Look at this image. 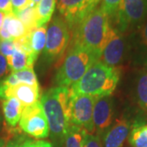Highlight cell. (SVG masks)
Here are the masks:
<instances>
[{
	"label": "cell",
	"mask_w": 147,
	"mask_h": 147,
	"mask_svg": "<svg viewBox=\"0 0 147 147\" xmlns=\"http://www.w3.org/2000/svg\"><path fill=\"white\" fill-rule=\"evenodd\" d=\"M137 34L141 46L143 47V49L147 51V19L137 30Z\"/></svg>",
	"instance_id": "28"
},
{
	"label": "cell",
	"mask_w": 147,
	"mask_h": 147,
	"mask_svg": "<svg viewBox=\"0 0 147 147\" xmlns=\"http://www.w3.org/2000/svg\"><path fill=\"white\" fill-rule=\"evenodd\" d=\"M2 109L6 123L9 127H16L20 122L24 106L15 97H9L2 101Z\"/></svg>",
	"instance_id": "14"
},
{
	"label": "cell",
	"mask_w": 147,
	"mask_h": 147,
	"mask_svg": "<svg viewBox=\"0 0 147 147\" xmlns=\"http://www.w3.org/2000/svg\"><path fill=\"white\" fill-rule=\"evenodd\" d=\"M122 0H102L100 8L110 18H113L115 15Z\"/></svg>",
	"instance_id": "24"
},
{
	"label": "cell",
	"mask_w": 147,
	"mask_h": 147,
	"mask_svg": "<svg viewBox=\"0 0 147 147\" xmlns=\"http://www.w3.org/2000/svg\"><path fill=\"white\" fill-rule=\"evenodd\" d=\"M101 0H57L60 16L74 30L86 16L96 8Z\"/></svg>",
	"instance_id": "9"
},
{
	"label": "cell",
	"mask_w": 147,
	"mask_h": 147,
	"mask_svg": "<svg viewBox=\"0 0 147 147\" xmlns=\"http://www.w3.org/2000/svg\"><path fill=\"white\" fill-rule=\"evenodd\" d=\"M18 84H25L33 86H39L34 69L27 68L19 71L12 72Z\"/></svg>",
	"instance_id": "23"
},
{
	"label": "cell",
	"mask_w": 147,
	"mask_h": 147,
	"mask_svg": "<svg viewBox=\"0 0 147 147\" xmlns=\"http://www.w3.org/2000/svg\"><path fill=\"white\" fill-rule=\"evenodd\" d=\"M19 126L25 133L36 139L47 138L49 136V127L41 101L24 107Z\"/></svg>",
	"instance_id": "8"
},
{
	"label": "cell",
	"mask_w": 147,
	"mask_h": 147,
	"mask_svg": "<svg viewBox=\"0 0 147 147\" xmlns=\"http://www.w3.org/2000/svg\"><path fill=\"white\" fill-rule=\"evenodd\" d=\"M136 96L139 105L147 112V71L141 74L137 78Z\"/></svg>",
	"instance_id": "21"
},
{
	"label": "cell",
	"mask_w": 147,
	"mask_h": 147,
	"mask_svg": "<svg viewBox=\"0 0 147 147\" xmlns=\"http://www.w3.org/2000/svg\"><path fill=\"white\" fill-rule=\"evenodd\" d=\"M96 99V97L93 96L70 92L69 117L71 124L84 129L88 133L95 131L93 107Z\"/></svg>",
	"instance_id": "7"
},
{
	"label": "cell",
	"mask_w": 147,
	"mask_h": 147,
	"mask_svg": "<svg viewBox=\"0 0 147 147\" xmlns=\"http://www.w3.org/2000/svg\"><path fill=\"white\" fill-rule=\"evenodd\" d=\"M99 59L94 54L77 47H71L56 74L57 87L68 88L76 84Z\"/></svg>",
	"instance_id": "4"
},
{
	"label": "cell",
	"mask_w": 147,
	"mask_h": 147,
	"mask_svg": "<svg viewBox=\"0 0 147 147\" xmlns=\"http://www.w3.org/2000/svg\"><path fill=\"white\" fill-rule=\"evenodd\" d=\"M120 78L119 67H110L97 61L69 88L71 93L108 96L115 90Z\"/></svg>",
	"instance_id": "3"
},
{
	"label": "cell",
	"mask_w": 147,
	"mask_h": 147,
	"mask_svg": "<svg viewBox=\"0 0 147 147\" xmlns=\"http://www.w3.org/2000/svg\"><path fill=\"white\" fill-rule=\"evenodd\" d=\"M69 98V89L65 87L53 88L45 91L41 96V104L49 127V135L57 147L65 143L71 125Z\"/></svg>",
	"instance_id": "1"
},
{
	"label": "cell",
	"mask_w": 147,
	"mask_h": 147,
	"mask_svg": "<svg viewBox=\"0 0 147 147\" xmlns=\"http://www.w3.org/2000/svg\"><path fill=\"white\" fill-rule=\"evenodd\" d=\"M57 0H41L36 5L38 27L45 26L51 21L56 8Z\"/></svg>",
	"instance_id": "17"
},
{
	"label": "cell",
	"mask_w": 147,
	"mask_h": 147,
	"mask_svg": "<svg viewBox=\"0 0 147 147\" xmlns=\"http://www.w3.org/2000/svg\"><path fill=\"white\" fill-rule=\"evenodd\" d=\"M10 69L7 65V58L0 53V79L5 78L9 74Z\"/></svg>",
	"instance_id": "29"
},
{
	"label": "cell",
	"mask_w": 147,
	"mask_h": 147,
	"mask_svg": "<svg viewBox=\"0 0 147 147\" xmlns=\"http://www.w3.org/2000/svg\"><path fill=\"white\" fill-rule=\"evenodd\" d=\"M112 27L110 17L96 7L74 29L72 46L88 51L100 59Z\"/></svg>",
	"instance_id": "2"
},
{
	"label": "cell",
	"mask_w": 147,
	"mask_h": 147,
	"mask_svg": "<svg viewBox=\"0 0 147 147\" xmlns=\"http://www.w3.org/2000/svg\"><path fill=\"white\" fill-rule=\"evenodd\" d=\"M47 38V26L37 27L30 34V45L32 53L38 58L45 47Z\"/></svg>",
	"instance_id": "16"
},
{
	"label": "cell",
	"mask_w": 147,
	"mask_h": 147,
	"mask_svg": "<svg viewBox=\"0 0 147 147\" xmlns=\"http://www.w3.org/2000/svg\"><path fill=\"white\" fill-rule=\"evenodd\" d=\"M0 11L5 14L12 13L11 0H0Z\"/></svg>",
	"instance_id": "30"
},
{
	"label": "cell",
	"mask_w": 147,
	"mask_h": 147,
	"mask_svg": "<svg viewBox=\"0 0 147 147\" xmlns=\"http://www.w3.org/2000/svg\"><path fill=\"white\" fill-rule=\"evenodd\" d=\"M129 143L132 147H147V124L136 123L132 126Z\"/></svg>",
	"instance_id": "18"
},
{
	"label": "cell",
	"mask_w": 147,
	"mask_h": 147,
	"mask_svg": "<svg viewBox=\"0 0 147 147\" xmlns=\"http://www.w3.org/2000/svg\"><path fill=\"white\" fill-rule=\"evenodd\" d=\"M7 61L11 72H16L24 69L33 68L35 60L29 53L16 49L12 55L7 57Z\"/></svg>",
	"instance_id": "15"
},
{
	"label": "cell",
	"mask_w": 147,
	"mask_h": 147,
	"mask_svg": "<svg viewBox=\"0 0 147 147\" xmlns=\"http://www.w3.org/2000/svg\"><path fill=\"white\" fill-rule=\"evenodd\" d=\"M113 18L121 34L137 30L147 19V0H122Z\"/></svg>",
	"instance_id": "6"
},
{
	"label": "cell",
	"mask_w": 147,
	"mask_h": 147,
	"mask_svg": "<svg viewBox=\"0 0 147 147\" xmlns=\"http://www.w3.org/2000/svg\"><path fill=\"white\" fill-rule=\"evenodd\" d=\"M23 139L24 138H22V137H15L11 140H8L3 147H19Z\"/></svg>",
	"instance_id": "31"
},
{
	"label": "cell",
	"mask_w": 147,
	"mask_h": 147,
	"mask_svg": "<svg viewBox=\"0 0 147 147\" xmlns=\"http://www.w3.org/2000/svg\"><path fill=\"white\" fill-rule=\"evenodd\" d=\"M17 16L24 24L28 31L32 32L38 27V16H37L36 5H31L21 11Z\"/></svg>",
	"instance_id": "20"
},
{
	"label": "cell",
	"mask_w": 147,
	"mask_h": 147,
	"mask_svg": "<svg viewBox=\"0 0 147 147\" xmlns=\"http://www.w3.org/2000/svg\"><path fill=\"white\" fill-rule=\"evenodd\" d=\"M31 1L34 3V4H35V5H37V4H38L41 0H31Z\"/></svg>",
	"instance_id": "36"
},
{
	"label": "cell",
	"mask_w": 147,
	"mask_h": 147,
	"mask_svg": "<svg viewBox=\"0 0 147 147\" xmlns=\"http://www.w3.org/2000/svg\"><path fill=\"white\" fill-rule=\"evenodd\" d=\"M3 146H4V141L0 139V147H3Z\"/></svg>",
	"instance_id": "35"
},
{
	"label": "cell",
	"mask_w": 147,
	"mask_h": 147,
	"mask_svg": "<svg viewBox=\"0 0 147 147\" xmlns=\"http://www.w3.org/2000/svg\"><path fill=\"white\" fill-rule=\"evenodd\" d=\"M37 147H53L52 143L47 141L41 140L37 142Z\"/></svg>",
	"instance_id": "33"
},
{
	"label": "cell",
	"mask_w": 147,
	"mask_h": 147,
	"mask_svg": "<svg viewBox=\"0 0 147 147\" xmlns=\"http://www.w3.org/2000/svg\"><path fill=\"white\" fill-rule=\"evenodd\" d=\"M19 147H37V142L30 138L23 139Z\"/></svg>",
	"instance_id": "32"
},
{
	"label": "cell",
	"mask_w": 147,
	"mask_h": 147,
	"mask_svg": "<svg viewBox=\"0 0 147 147\" xmlns=\"http://www.w3.org/2000/svg\"><path fill=\"white\" fill-rule=\"evenodd\" d=\"M0 120H1V118H0Z\"/></svg>",
	"instance_id": "37"
},
{
	"label": "cell",
	"mask_w": 147,
	"mask_h": 147,
	"mask_svg": "<svg viewBox=\"0 0 147 147\" xmlns=\"http://www.w3.org/2000/svg\"><path fill=\"white\" fill-rule=\"evenodd\" d=\"M83 147H103V146L98 135L86 132L84 137Z\"/></svg>",
	"instance_id": "25"
},
{
	"label": "cell",
	"mask_w": 147,
	"mask_h": 147,
	"mask_svg": "<svg viewBox=\"0 0 147 147\" xmlns=\"http://www.w3.org/2000/svg\"><path fill=\"white\" fill-rule=\"evenodd\" d=\"M114 119V102L110 96L96 97L93 107V124L97 132L109 129Z\"/></svg>",
	"instance_id": "11"
},
{
	"label": "cell",
	"mask_w": 147,
	"mask_h": 147,
	"mask_svg": "<svg viewBox=\"0 0 147 147\" xmlns=\"http://www.w3.org/2000/svg\"><path fill=\"white\" fill-rule=\"evenodd\" d=\"M127 47V44L124 34L113 26L99 61L110 67H119L124 60Z\"/></svg>",
	"instance_id": "10"
},
{
	"label": "cell",
	"mask_w": 147,
	"mask_h": 147,
	"mask_svg": "<svg viewBox=\"0 0 147 147\" xmlns=\"http://www.w3.org/2000/svg\"><path fill=\"white\" fill-rule=\"evenodd\" d=\"M15 97L24 107L35 104L39 99V86L19 84L11 87L7 92V99Z\"/></svg>",
	"instance_id": "13"
},
{
	"label": "cell",
	"mask_w": 147,
	"mask_h": 147,
	"mask_svg": "<svg viewBox=\"0 0 147 147\" xmlns=\"http://www.w3.org/2000/svg\"><path fill=\"white\" fill-rule=\"evenodd\" d=\"M16 48L15 46L14 41L11 40H0V53L3 55L6 58L10 57L16 51Z\"/></svg>",
	"instance_id": "26"
},
{
	"label": "cell",
	"mask_w": 147,
	"mask_h": 147,
	"mask_svg": "<svg viewBox=\"0 0 147 147\" xmlns=\"http://www.w3.org/2000/svg\"><path fill=\"white\" fill-rule=\"evenodd\" d=\"M85 133L86 131L84 129L71 124L65 137V147H83V141Z\"/></svg>",
	"instance_id": "22"
},
{
	"label": "cell",
	"mask_w": 147,
	"mask_h": 147,
	"mask_svg": "<svg viewBox=\"0 0 147 147\" xmlns=\"http://www.w3.org/2000/svg\"><path fill=\"white\" fill-rule=\"evenodd\" d=\"M70 35V29L66 21L60 15L55 16L47 26L42 60L47 64L59 61L68 47Z\"/></svg>",
	"instance_id": "5"
},
{
	"label": "cell",
	"mask_w": 147,
	"mask_h": 147,
	"mask_svg": "<svg viewBox=\"0 0 147 147\" xmlns=\"http://www.w3.org/2000/svg\"><path fill=\"white\" fill-rule=\"evenodd\" d=\"M34 3L31 0H11V8L12 13L16 16L21 11L26 8L29 6L34 5ZM35 5V4H34Z\"/></svg>",
	"instance_id": "27"
},
{
	"label": "cell",
	"mask_w": 147,
	"mask_h": 147,
	"mask_svg": "<svg viewBox=\"0 0 147 147\" xmlns=\"http://www.w3.org/2000/svg\"><path fill=\"white\" fill-rule=\"evenodd\" d=\"M4 18H5V13L0 11V29L3 26V21H4Z\"/></svg>",
	"instance_id": "34"
},
{
	"label": "cell",
	"mask_w": 147,
	"mask_h": 147,
	"mask_svg": "<svg viewBox=\"0 0 147 147\" xmlns=\"http://www.w3.org/2000/svg\"><path fill=\"white\" fill-rule=\"evenodd\" d=\"M106 131L104 147H122L129 135L130 123L125 119H119Z\"/></svg>",
	"instance_id": "12"
},
{
	"label": "cell",
	"mask_w": 147,
	"mask_h": 147,
	"mask_svg": "<svg viewBox=\"0 0 147 147\" xmlns=\"http://www.w3.org/2000/svg\"><path fill=\"white\" fill-rule=\"evenodd\" d=\"M5 15L7 17V30L13 40L19 39L30 34L21 20L13 13Z\"/></svg>",
	"instance_id": "19"
}]
</instances>
